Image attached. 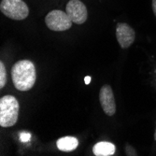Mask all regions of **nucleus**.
<instances>
[{
  "label": "nucleus",
  "instance_id": "obj_1",
  "mask_svg": "<svg viewBox=\"0 0 156 156\" xmlns=\"http://www.w3.org/2000/svg\"><path fill=\"white\" fill-rule=\"evenodd\" d=\"M11 78L14 87L21 92L32 89L37 80L35 65L29 60H21L13 65Z\"/></svg>",
  "mask_w": 156,
  "mask_h": 156
},
{
  "label": "nucleus",
  "instance_id": "obj_2",
  "mask_svg": "<svg viewBox=\"0 0 156 156\" xmlns=\"http://www.w3.org/2000/svg\"><path fill=\"white\" fill-rule=\"evenodd\" d=\"M19 102L13 95H5L0 99V125L10 127L16 124L19 116Z\"/></svg>",
  "mask_w": 156,
  "mask_h": 156
},
{
  "label": "nucleus",
  "instance_id": "obj_3",
  "mask_svg": "<svg viewBox=\"0 0 156 156\" xmlns=\"http://www.w3.org/2000/svg\"><path fill=\"white\" fill-rule=\"evenodd\" d=\"M0 10L4 15L15 21H22L28 17L29 9L23 0H2Z\"/></svg>",
  "mask_w": 156,
  "mask_h": 156
},
{
  "label": "nucleus",
  "instance_id": "obj_4",
  "mask_svg": "<svg viewBox=\"0 0 156 156\" xmlns=\"http://www.w3.org/2000/svg\"><path fill=\"white\" fill-rule=\"evenodd\" d=\"M45 23L49 29L56 32L68 30L72 26V21L67 15V13L62 10L54 9L47 14Z\"/></svg>",
  "mask_w": 156,
  "mask_h": 156
},
{
  "label": "nucleus",
  "instance_id": "obj_5",
  "mask_svg": "<svg viewBox=\"0 0 156 156\" xmlns=\"http://www.w3.org/2000/svg\"><path fill=\"white\" fill-rule=\"evenodd\" d=\"M66 12L74 23L82 24L88 18L87 8L80 0H70L66 4Z\"/></svg>",
  "mask_w": 156,
  "mask_h": 156
},
{
  "label": "nucleus",
  "instance_id": "obj_6",
  "mask_svg": "<svg viewBox=\"0 0 156 156\" xmlns=\"http://www.w3.org/2000/svg\"><path fill=\"white\" fill-rule=\"evenodd\" d=\"M99 101L108 116H113L116 112V102L113 91L109 85H104L99 92Z\"/></svg>",
  "mask_w": 156,
  "mask_h": 156
},
{
  "label": "nucleus",
  "instance_id": "obj_7",
  "mask_svg": "<svg viewBox=\"0 0 156 156\" xmlns=\"http://www.w3.org/2000/svg\"><path fill=\"white\" fill-rule=\"evenodd\" d=\"M116 37L122 49L129 48L135 41L136 33L133 28L125 23H120L116 26Z\"/></svg>",
  "mask_w": 156,
  "mask_h": 156
},
{
  "label": "nucleus",
  "instance_id": "obj_8",
  "mask_svg": "<svg viewBox=\"0 0 156 156\" xmlns=\"http://www.w3.org/2000/svg\"><path fill=\"white\" fill-rule=\"evenodd\" d=\"M93 152L95 156H110L115 152V146L110 142L101 141L94 146Z\"/></svg>",
  "mask_w": 156,
  "mask_h": 156
},
{
  "label": "nucleus",
  "instance_id": "obj_9",
  "mask_svg": "<svg viewBox=\"0 0 156 156\" xmlns=\"http://www.w3.org/2000/svg\"><path fill=\"white\" fill-rule=\"evenodd\" d=\"M79 145V141L76 137L73 136H64L57 140L56 142V146H57L58 150L62 151H72L77 149Z\"/></svg>",
  "mask_w": 156,
  "mask_h": 156
},
{
  "label": "nucleus",
  "instance_id": "obj_10",
  "mask_svg": "<svg viewBox=\"0 0 156 156\" xmlns=\"http://www.w3.org/2000/svg\"><path fill=\"white\" fill-rule=\"evenodd\" d=\"M7 83V70L3 62H0V88H3Z\"/></svg>",
  "mask_w": 156,
  "mask_h": 156
},
{
  "label": "nucleus",
  "instance_id": "obj_11",
  "mask_svg": "<svg viewBox=\"0 0 156 156\" xmlns=\"http://www.w3.org/2000/svg\"><path fill=\"white\" fill-rule=\"evenodd\" d=\"M125 152H126V155H129V156H132V155H137L136 154V151H135V149L133 147H131L129 144H126V147H125Z\"/></svg>",
  "mask_w": 156,
  "mask_h": 156
},
{
  "label": "nucleus",
  "instance_id": "obj_12",
  "mask_svg": "<svg viewBox=\"0 0 156 156\" xmlns=\"http://www.w3.org/2000/svg\"><path fill=\"white\" fill-rule=\"evenodd\" d=\"M20 137H21V140H22V141H23V142H26V141L29 140L30 135L28 134V133H22L21 136H20Z\"/></svg>",
  "mask_w": 156,
  "mask_h": 156
},
{
  "label": "nucleus",
  "instance_id": "obj_13",
  "mask_svg": "<svg viewBox=\"0 0 156 156\" xmlns=\"http://www.w3.org/2000/svg\"><path fill=\"white\" fill-rule=\"evenodd\" d=\"M152 10H153V13L156 17V0H152Z\"/></svg>",
  "mask_w": 156,
  "mask_h": 156
},
{
  "label": "nucleus",
  "instance_id": "obj_14",
  "mask_svg": "<svg viewBox=\"0 0 156 156\" xmlns=\"http://www.w3.org/2000/svg\"><path fill=\"white\" fill-rule=\"evenodd\" d=\"M91 81V77H85V83L88 84Z\"/></svg>",
  "mask_w": 156,
  "mask_h": 156
},
{
  "label": "nucleus",
  "instance_id": "obj_15",
  "mask_svg": "<svg viewBox=\"0 0 156 156\" xmlns=\"http://www.w3.org/2000/svg\"><path fill=\"white\" fill-rule=\"evenodd\" d=\"M154 139L156 140V130H155V134H154Z\"/></svg>",
  "mask_w": 156,
  "mask_h": 156
}]
</instances>
